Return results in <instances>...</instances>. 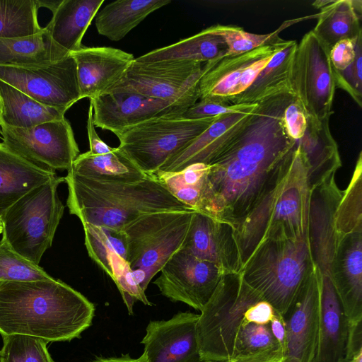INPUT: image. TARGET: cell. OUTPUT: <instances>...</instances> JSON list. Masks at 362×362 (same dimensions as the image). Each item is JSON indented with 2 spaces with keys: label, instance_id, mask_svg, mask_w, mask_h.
Here are the masks:
<instances>
[{
  "label": "cell",
  "instance_id": "cell-48",
  "mask_svg": "<svg viewBox=\"0 0 362 362\" xmlns=\"http://www.w3.org/2000/svg\"><path fill=\"white\" fill-rule=\"evenodd\" d=\"M93 123V109L90 104L88 111L87 132L90 144V153L93 155H103L113 151L114 148L106 144L98 136Z\"/></svg>",
  "mask_w": 362,
  "mask_h": 362
},
{
  "label": "cell",
  "instance_id": "cell-58",
  "mask_svg": "<svg viewBox=\"0 0 362 362\" xmlns=\"http://www.w3.org/2000/svg\"><path fill=\"white\" fill-rule=\"evenodd\" d=\"M226 362H228V361H226Z\"/></svg>",
  "mask_w": 362,
  "mask_h": 362
},
{
  "label": "cell",
  "instance_id": "cell-13",
  "mask_svg": "<svg viewBox=\"0 0 362 362\" xmlns=\"http://www.w3.org/2000/svg\"><path fill=\"white\" fill-rule=\"evenodd\" d=\"M160 272L153 284L163 296L199 311L225 274L215 264L195 257L184 247L169 259Z\"/></svg>",
  "mask_w": 362,
  "mask_h": 362
},
{
  "label": "cell",
  "instance_id": "cell-26",
  "mask_svg": "<svg viewBox=\"0 0 362 362\" xmlns=\"http://www.w3.org/2000/svg\"><path fill=\"white\" fill-rule=\"evenodd\" d=\"M56 175L33 165L0 143V221L21 197Z\"/></svg>",
  "mask_w": 362,
  "mask_h": 362
},
{
  "label": "cell",
  "instance_id": "cell-41",
  "mask_svg": "<svg viewBox=\"0 0 362 362\" xmlns=\"http://www.w3.org/2000/svg\"><path fill=\"white\" fill-rule=\"evenodd\" d=\"M40 265L16 252L1 239L0 241V281H31L51 279Z\"/></svg>",
  "mask_w": 362,
  "mask_h": 362
},
{
  "label": "cell",
  "instance_id": "cell-2",
  "mask_svg": "<svg viewBox=\"0 0 362 362\" xmlns=\"http://www.w3.org/2000/svg\"><path fill=\"white\" fill-rule=\"evenodd\" d=\"M310 194L307 165L295 141L252 209L233 225L242 267L265 240L308 239Z\"/></svg>",
  "mask_w": 362,
  "mask_h": 362
},
{
  "label": "cell",
  "instance_id": "cell-42",
  "mask_svg": "<svg viewBox=\"0 0 362 362\" xmlns=\"http://www.w3.org/2000/svg\"><path fill=\"white\" fill-rule=\"evenodd\" d=\"M354 62L344 70L334 69L336 88L346 91L361 107L362 105V34L356 42Z\"/></svg>",
  "mask_w": 362,
  "mask_h": 362
},
{
  "label": "cell",
  "instance_id": "cell-53",
  "mask_svg": "<svg viewBox=\"0 0 362 362\" xmlns=\"http://www.w3.org/2000/svg\"><path fill=\"white\" fill-rule=\"evenodd\" d=\"M332 0H328V1H325V0H322V1H315L313 4V6L317 8H324L325 6H327L328 4H329L330 3H332Z\"/></svg>",
  "mask_w": 362,
  "mask_h": 362
},
{
  "label": "cell",
  "instance_id": "cell-29",
  "mask_svg": "<svg viewBox=\"0 0 362 362\" xmlns=\"http://www.w3.org/2000/svg\"><path fill=\"white\" fill-rule=\"evenodd\" d=\"M228 47L223 37L210 27L173 45L152 50L135 58L140 63L187 61L206 63L224 57Z\"/></svg>",
  "mask_w": 362,
  "mask_h": 362
},
{
  "label": "cell",
  "instance_id": "cell-44",
  "mask_svg": "<svg viewBox=\"0 0 362 362\" xmlns=\"http://www.w3.org/2000/svg\"><path fill=\"white\" fill-rule=\"evenodd\" d=\"M283 121L291 139L296 140L304 135L308 127L307 115L296 97L286 107Z\"/></svg>",
  "mask_w": 362,
  "mask_h": 362
},
{
  "label": "cell",
  "instance_id": "cell-57",
  "mask_svg": "<svg viewBox=\"0 0 362 362\" xmlns=\"http://www.w3.org/2000/svg\"><path fill=\"white\" fill-rule=\"evenodd\" d=\"M344 362H351V361L346 359Z\"/></svg>",
  "mask_w": 362,
  "mask_h": 362
},
{
  "label": "cell",
  "instance_id": "cell-35",
  "mask_svg": "<svg viewBox=\"0 0 362 362\" xmlns=\"http://www.w3.org/2000/svg\"><path fill=\"white\" fill-rule=\"evenodd\" d=\"M89 257L110 276L126 260L127 238L123 230L83 224Z\"/></svg>",
  "mask_w": 362,
  "mask_h": 362
},
{
  "label": "cell",
  "instance_id": "cell-56",
  "mask_svg": "<svg viewBox=\"0 0 362 362\" xmlns=\"http://www.w3.org/2000/svg\"><path fill=\"white\" fill-rule=\"evenodd\" d=\"M2 232H3V226H2L1 222L0 221V234L2 233Z\"/></svg>",
  "mask_w": 362,
  "mask_h": 362
},
{
  "label": "cell",
  "instance_id": "cell-20",
  "mask_svg": "<svg viewBox=\"0 0 362 362\" xmlns=\"http://www.w3.org/2000/svg\"><path fill=\"white\" fill-rule=\"evenodd\" d=\"M257 106L219 115L189 145L170 158L158 171L179 172L194 163L211 165L235 140Z\"/></svg>",
  "mask_w": 362,
  "mask_h": 362
},
{
  "label": "cell",
  "instance_id": "cell-4",
  "mask_svg": "<svg viewBox=\"0 0 362 362\" xmlns=\"http://www.w3.org/2000/svg\"><path fill=\"white\" fill-rule=\"evenodd\" d=\"M313 267L307 238L267 240L243 265L245 282L284 315Z\"/></svg>",
  "mask_w": 362,
  "mask_h": 362
},
{
  "label": "cell",
  "instance_id": "cell-17",
  "mask_svg": "<svg viewBox=\"0 0 362 362\" xmlns=\"http://www.w3.org/2000/svg\"><path fill=\"white\" fill-rule=\"evenodd\" d=\"M199 315L181 312L168 320L151 321L141 343L148 362H203L197 325Z\"/></svg>",
  "mask_w": 362,
  "mask_h": 362
},
{
  "label": "cell",
  "instance_id": "cell-5",
  "mask_svg": "<svg viewBox=\"0 0 362 362\" xmlns=\"http://www.w3.org/2000/svg\"><path fill=\"white\" fill-rule=\"evenodd\" d=\"M196 211L146 214L122 229L127 238L126 260L144 291L169 259L185 245Z\"/></svg>",
  "mask_w": 362,
  "mask_h": 362
},
{
  "label": "cell",
  "instance_id": "cell-11",
  "mask_svg": "<svg viewBox=\"0 0 362 362\" xmlns=\"http://www.w3.org/2000/svg\"><path fill=\"white\" fill-rule=\"evenodd\" d=\"M0 127L4 144L43 170L69 171L79 155L71 126L65 117L28 128Z\"/></svg>",
  "mask_w": 362,
  "mask_h": 362
},
{
  "label": "cell",
  "instance_id": "cell-34",
  "mask_svg": "<svg viewBox=\"0 0 362 362\" xmlns=\"http://www.w3.org/2000/svg\"><path fill=\"white\" fill-rule=\"evenodd\" d=\"M284 350L274 337L270 325L244 320L237 334L228 362H282Z\"/></svg>",
  "mask_w": 362,
  "mask_h": 362
},
{
  "label": "cell",
  "instance_id": "cell-22",
  "mask_svg": "<svg viewBox=\"0 0 362 362\" xmlns=\"http://www.w3.org/2000/svg\"><path fill=\"white\" fill-rule=\"evenodd\" d=\"M319 276L320 321L313 362H344L349 323L330 277L320 273Z\"/></svg>",
  "mask_w": 362,
  "mask_h": 362
},
{
  "label": "cell",
  "instance_id": "cell-39",
  "mask_svg": "<svg viewBox=\"0 0 362 362\" xmlns=\"http://www.w3.org/2000/svg\"><path fill=\"white\" fill-rule=\"evenodd\" d=\"M314 18H317V14L285 21L276 30L264 35L250 33L239 26L233 25L216 24L210 28L213 32L223 37L228 47V52L225 56H230L240 54L263 45L279 42L283 40L279 35L282 30L295 22Z\"/></svg>",
  "mask_w": 362,
  "mask_h": 362
},
{
  "label": "cell",
  "instance_id": "cell-19",
  "mask_svg": "<svg viewBox=\"0 0 362 362\" xmlns=\"http://www.w3.org/2000/svg\"><path fill=\"white\" fill-rule=\"evenodd\" d=\"M70 55L76 65L81 99L106 93L135 59L131 53L110 47H82Z\"/></svg>",
  "mask_w": 362,
  "mask_h": 362
},
{
  "label": "cell",
  "instance_id": "cell-54",
  "mask_svg": "<svg viewBox=\"0 0 362 362\" xmlns=\"http://www.w3.org/2000/svg\"><path fill=\"white\" fill-rule=\"evenodd\" d=\"M350 361L351 362H362V351L358 352Z\"/></svg>",
  "mask_w": 362,
  "mask_h": 362
},
{
  "label": "cell",
  "instance_id": "cell-25",
  "mask_svg": "<svg viewBox=\"0 0 362 362\" xmlns=\"http://www.w3.org/2000/svg\"><path fill=\"white\" fill-rule=\"evenodd\" d=\"M297 47L296 41L288 40L272 56L252 83L244 92L231 98L229 104H255L269 97L285 93L296 95L293 69Z\"/></svg>",
  "mask_w": 362,
  "mask_h": 362
},
{
  "label": "cell",
  "instance_id": "cell-21",
  "mask_svg": "<svg viewBox=\"0 0 362 362\" xmlns=\"http://www.w3.org/2000/svg\"><path fill=\"white\" fill-rule=\"evenodd\" d=\"M330 279L349 323L362 321V231L338 240Z\"/></svg>",
  "mask_w": 362,
  "mask_h": 362
},
{
  "label": "cell",
  "instance_id": "cell-27",
  "mask_svg": "<svg viewBox=\"0 0 362 362\" xmlns=\"http://www.w3.org/2000/svg\"><path fill=\"white\" fill-rule=\"evenodd\" d=\"M69 54L52 40L45 27L33 35L0 38V66L37 69L56 63Z\"/></svg>",
  "mask_w": 362,
  "mask_h": 362
},
{
  "label": "cell",
  "instance_id": "cell-47",
  "mask_svg": "<svg viewBox=\"0 0 362 362\" xmlns=\"http://www.w3.org/2000/svg\"><path fill=\"white\" fill-rule=\"evenodd\" d=\"M274 313L275 310L271 304L264 300H261L247 309L245 315V320L260 325L269 324Z\"/></svg>",
  "mask_w": 362,
  "mask_h": 362
},
{
  "label": "cell",
  "instance_id": "cell-7",
  "mask_svg": "<svg viewBox=\"0 0 362 362\" xmlns=\"http://www.w3.org/2000/svg\"><path fill=\"white\" fill-rule=\"evenodd\" d=\"M263 300L240 273L223 275L211 297L200 310L197 325L203 362H226L232 356L247 309Z\"/></svg>",
  "mask_w": 362,
  "mask_h": 362
},
{
  "label": "cell",
  "instance_id": "cell-1",
  "mask_svg": "<svg viewBox=\"0 0 362 362\" xmlns=\"http://www.w3.org/2000/svg\"><path fill=\"white\" fill-rule=\"evenodd\" d=\"M94 314V305L61 280L0 281L1 336L71 341L91 325Z\"/></svg>",
  "mask_w": 362,
  "mask_h": 362
},
{
  "label": "cell",
  "instance_id": "cell-16",
  "mask_svg": "<svg viewBox=\"0 0 362 362\" xmlns=\"http://www.w3.org/2000/svg\"><path fill=\"white\" fill-rule=\"evenodd\" d=\"M342 192L335 174L310 189L308 242L313 265L321 275L330 276L338 243L335 214Z\"/></svg>",
  "mask_w": 362,
  "mask_h": 362
},
{
  "label": "cell",
  "instance_id": "cell-52",
  "mask_svg": "<svg viewBox=\"0 0 362 362\" xmlns=\"http://www.w3.org/2000/svg\"><path fill=\"white\" fill-rule=\"evenodd\" d=\"M63 0H37L39 7H45L53 13L57 9Z\"/></svg>",
  "mask_w": 362,
  "mask_h": 362
},
{
  "label": "cell",
  "instance_id": "cell-18",
  "mask_svg": "<svg viewBox=\"0 0 362 362\" xmlns=\"http://www.w3.org/2000/svg\"><path fill=\"white\" fill-rule=\"evenodd\" d=\"M195 257L212 262L225 274L240 273L242 262L233 226L196 211L183 246Z\"/></svg>",
  "mask_w": 362,
  "mask_h": 362
},
{
  "label": "cell",
  "instance_id": "cell-8",
  "mask_svg": "<svg viewBox=\"0 0 362 362\" xmlns=\"http://www.w3.org/2000/svg\"><path fill=\"white\" fill-rule=\"evenodd\" d=\"M218 116L199 119L179 116L153 118L115 134L119 141L117 148L143 173L151 175L208 129Z\"/></svg>",
  "mask_w": 362,
  "mask_h": 362
},
{
  "label": "cell",
  "instance_id": "cell-10",
  "mask_svg": "<svg viewBox=\"0 0 362 362\" xmlns=\"http://www.w3.org/2000/svg\"><path fill=\"white\" fill-rule=\"evenodd\" d=\"M329 51L310 30L298 45L293 69L296 98L308 116L320 121L329 119L334 112L337 88Z\"/></svg>",
  "mask_w": 362,
  "mask_h": 362
},
{
  "label": "cell",
  "instance_id": "cell-43",
  "mask_svg": "<svg viewBox=\"0 0 362 362\" xmlns=\"http://www.w3.org/2000/svg\"><path fill=\"white\" fill-rule=\"evenodd\" d=\"M252 105H227L216 100L202 99L187 108L179 117L186 119L212 117L244 111L251 107Z\"/></svg>",
  "mask_w": 362,
  "mask_h": 362
},
{
  "label": "cell",
  "instance_id": "cell-28",
  "mask_svg": "<svg viewBox=\"0 0 362 362\" xmlns=\"http://www.w3.org/2000/svg\"><path fill=\"white\" fill-rule=\"evenodd\" d=\"M104 0H63L45 27L52 40L69 53L82 47L85 33Z\"/></svg>",
  "mask_w": 362,
  "mask_h": 362
},
{
  "label": "cell",
  "instance_id": "cell-12",
  "mask_svg": "<svg viewBox=\"0 0 362 362\" xmlns=\"http://www.w3.org/2000/svg\"><path fill=\"white\" fill-rule=\"evenodd\" d=\"M0 80L37 102L66 112L81 100L76 65L70 55L47 66H0Z\"/></svg>",
  "mask_w": 362,
  "mask_h": 362
},
{
  "label": "cell",
  "instance_id": "cell-24",
  "mask_svg": "<svg viewBox=\"0 0 362 362\" xmlns=\"http://www.w3.org/2000/svg\"><path fill=\"white\" fill-rule=\"evenodd\" d=\"M304 135L295 140L307 165L310 189L322 182L341 166L338 146L329 129V119L317 120L307 115Z\"/></svg>",
  "mask_w": 362,
  "mask_h": 362
},
{
  "label": "cell",
  "instance_id": "cell-45",
  "mask_svg": "<svg viewBox=\"0 0 362 362\" xmlns=\"http://www.w3.org/2000/svg\"><path fill=\"white\" fill-rule=\"evenodd\" d=\"M357 38L340 40L331 48L329 57L331 63L335 69L343 71L354 62L356 55L355 46Z\"/></svg>",
  "mask_w": 362,
  "mask_h": 362
},
{
  "label": "cell",
  "instance_id": "cell-38",
  "mask_svg": "<svg viewBox=\"0 0 362 362\" xmlns=\"http://www.w3.org/2000/svg\"><path fill=\"white\" fill-rule=\"evenodd\" d=\"M209 165L192 164L179 172L157 171L153 175L177 200L197 210Z\"/></svg>",
  "mask_w": 362,
  "mask_h": 362
},
{
  "label": "cell",
  "instance_id": "cell-31",
  "mask_svg": "<svg viewBox=\"0 0 362 362\" xmlns=\"http://www.w3.org/2000/svg\"><path fill=\"white\" fill-rule=\"evenodd\" d=\"M70 170L90 180L115 183H134L151 176L139 169L118 148L103 155H93L89 151L79 154Z\"/></svg>",
  "mask_w": 362,
  "mask_h": 362
},
{
  "label": "cell",
  "instance_id": "cell-14",
  "mask_svg": "<svg viewBox=\"0 0 362 362\" xmlns=\"http://www.w3.org/2000/svg\"><path fill=\"white\" fill-rule=\"evenodd\" d=\"M283 317L286 344L282 362H313L320 321V276L314 267Z\"/></svg>",
  "mask_w": 362,
  "mask_h": 362
},
{
  "label": "cell",
  "instance_id": "cell-3",
  "mask_svg": "<svg viewBox=\"0 0 362 362\" xmlns=\"http://www.w3.org/2000/svg\"><path fill=\"white\" fill-rule=\"evenodd\" d=\"M66 204L82 225L122 230L138 217L154 212L192 209L174 197L153 176L134 183L90 180L68 171Z\"/></svg>",
  "mask_w": 362,
  "mask_h": 362
},
{
  "label": "cell",
  "instance_id": "cell-46",
  "mask_svg": "<svg viewBox=\"0 0 362 362\" xmlns=\"http://www.w3.org/2000/svg\"><path fill=\"white\" fill-rule=\"evenodd\" d=\"M277 52L278 51L268 54L255 61L243 71L235 88L234 95L228 100V103L231 98L244 92L252 83L259 73L267 66L272 56Z\"/></svg>",
  "mask_w": 362,
  "mask_h": 362
},
{
  "label": "cell",
  "instance_id": "cell-40",
  "mask_svg": "<svg viewBox=\"0 0 362 362\" xmlns=\"http://www.w3.org/2000/svg\"><path fill=\"white\" fill-rule=\"evenodd\" d=\"M0 362H54L48 352L47 341L24 334L2 336Z\"/></svg>",
  "mask_w": 362,
  "mask_h": 362
},
{
  "label": "cell",
  "instance_id": "cell-37",
  "mask_svg": "<svg viewBox=\"0 0 362 362\" xmlns=\"http://www.w3.org/2000/svg\"><path fill=\"white\" fill-rule=\"evenodd\" d=\"M359 152L351 180L342 192L335 214L338 240L362 231V156Z\"/></svg>",
  "mask_w": 362,
  "mask_h": 362
},
{
  "label": "cell",
  "instance_id": "cell-23",
  "mask_svg": "<svg viewBox=\"0 0 362 362\" xmlns=\"http://www.w3.org/2000/svg\"><path fill=\"white\" fill-rule=\"evenodd\" d=\"M288 40L263 45L250 52L224 56L205 63L199 83V100L209 99L229 105L243 71L252 62L282 49Z\"/></svg>",
  "mask_w": 362,
  "mask_h": 362
},
{
  "label": "cell",
  "instance_id": "cell-50",
  "mask_svg": "<svg viewBox=\"0 0 362 362\" xmlns=\"http://www.w3.org/2000/svg\"><path fill=\"white\" fill-rule=\"evenodd\" d=\"M272 332L281 344L284 351L286 344V328L283 315L275 310L274 315L269 322Z\"/></svg>",
  "mask_w": 362,
  "mask_h": 362
},
{
  "label": "cell",
  "instance_id": "cell-55",
  "mask_svg": "<svg viewBox=\"0 0 362 362\" xmlns=\"http://www.w3.org/2000/svg\"><path fill=\"white\" fill-rule=\"evenodd\" d=\"M1 116H2V102H1V97H0V124H1Z\"/></svg>",
  "mask_w": 362,
  "mask_h": 362
},
{
  "label": "cell",
  "instance_id": "cell-33",
  "mask_svg": "<svg viewBox=\"0 0 362 362\" xmlns=\"http://www.w3.org/2000/svg\"><path fill=\"white\" fill-rule=\"evenodd\" d=\"M0 97L2 102L1 124L28 128L65 117V112L37 102L1 80Z\"/></svg>",
  "mask_w": 362,
  "mask_h": 362
},
{
  "label": "cell",
  "instance_id": "cell-6",
  "mask_svg": "<svg viewBox=\"0 0 362 362\" xmlns=\"http://www.w3.org/2000/svg\"><path fill=\"white\" fill-rule=\"evenodd\" d=\"M65 182L56 175L26 193L5 212L1 219L2 239L18 254L39 265L62 218L64 206L57 187Z\"/></svg>",
  "mask_w": 362,
  "mask_h": 362
},
{
  "label": "cell",
  "instance_id": "cell-49",
  "mask_svg": "<svg viewBox=\"0 0 362 362\" xmlns=\"http://www.w3.org/2000/svg\"><path fill=\"white\" fill-rule=\"evenodd\" d=\"M362 321L349 323L346 359L351 360L362 351Z\"/></svg>",
  "mask_w": 362,
  "mask_h": 362
},
{
  "label": "cell",
  "instance_id": "cell-51",
  "mask_svg": "<svg viewBox=\"0 0 362 362\" xmlns=\"http://www.w3.org/2000/svg\"><path fill=\"white\" fill-rule=\"evenodd\" d=\"M90 362H148L146 353L144 351L142 355L137 358H132L129 354L123 355L119 357L96 358Z\"/></svg>",
  "mask_w": 362,
  "mask_h": 362
},
{
  "label": "cell",
  "instance_id": "cell-30",
  "mask_svg": "<svg viewBox=\"0 0 362 362\" xmlns=\"http://www.w3.org/2000/svg\"><path fill=\"white\" fill-rule=\"evenodd\" d=\"M170 0H117L103 8L95 17L98 33L112 41L124 38L149 14Z\"/></svg>",
  "mask_w": 362,
  "mask_h": 362
},
{
  "label": "cell",
  "instance_id": "cell-15",
  "mask_svg": "<svg viewBox=\"0 0 362 362\" xmlns=\"http://www.w3.org/2000/svg\"><path fill=\"white\" fill-rule=\"evenodd\" d=\"M90 104L95 127L115 134L153 118L179 116L189 107L129 91L106 92Z\"/></svg>",
  "mask_w": 362,
  "mask_h": 362
},
{
  "label": "cell",
  "instance_id": "cell-32",
  "mask_svg": "<svg viewBox=\"0 0 362 362\" xmlns=\"http://www.w3.org/2000/svg\"><path fill=\"white\" fill-rule=\"evenodd\" d=\"M361 6L360 0H332L317 13L313 32L329 49L340 40L356 39L362 34Z\"/></svg>",
  "mask_w": 362,
  "mask_h": 362
},
{
  "label": "cell",
  "instance_id": "cell-9",
  "mask_svg": "<svg viewBox=\"0 0 362 362\" xmlns=\"http://www.w3.org/2000/svg\"><path fill=\"white\" fill-rule=\"evenodd\" d=\"M204 71L205 63L134 60L107 92L129 91L190 107L199 100V83Z\"/></svg>",
  "mask_w": 362,
  "mask_h": 362
},
{
  "label": "cell",
  "instance_id": "cell-36",
  "mask_svg": "<svg viewBox=\"0 0 362 362\" xmlns=\"http://www.w3.org/2000/svg\"><path fill=\"white\" fill-rule=\"evenodd\" d=\"M37 0H0V38L26 37L40 33Z\"/></svg>",
  "mask_w": 362,
  "mask_h": 362
}]
</instances>
